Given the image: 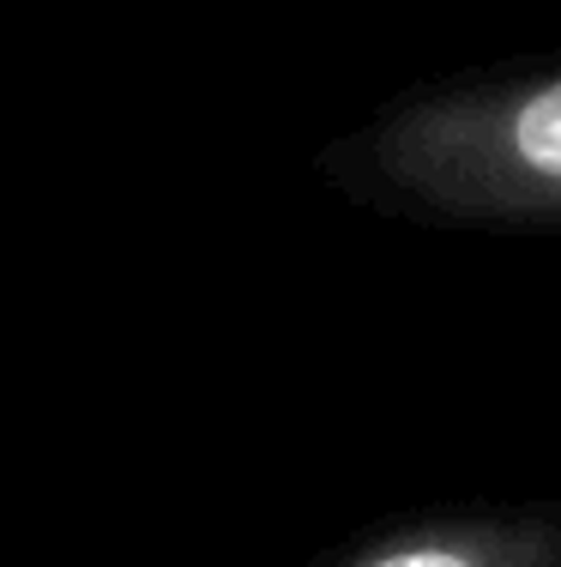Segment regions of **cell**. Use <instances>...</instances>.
<instances>
[{"label":"cell","mask_w":561,"mask_h":567,"mask_svg":"<svg viewBox=\"0 0 561 567\" xmlns=\"http://www.w3.org/2000/svg\"><path fill=\"white\" fill-rule=\"evenodd\" d=\"M356 206L440 229H561V61L447 79L326 145Z\"/></svg>","instance_id":"6da1fadb"},{"label":"cell","mask_w":561,"mask_h":567,"mask_svg":"<svg viewBox=\"0 0 561 567\" xmlns=\"http://www.w3.org/2000/svg\"><path fill=\"white\" fill-rule=\"evenodd\" d=\"M332 567H561V507H453L398 519Z\"/></svg>","instance_id":"7a4b0ae2"}]
</instances>
